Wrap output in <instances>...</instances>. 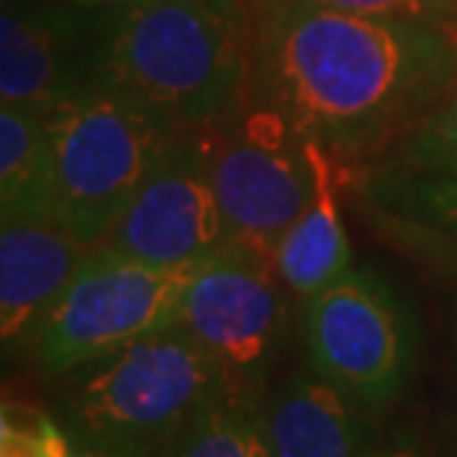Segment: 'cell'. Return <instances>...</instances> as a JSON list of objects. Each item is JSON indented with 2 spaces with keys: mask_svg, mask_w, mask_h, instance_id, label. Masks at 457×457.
<instances>
[{
  "mask_svg": "<svg viewBox=\"0 0 457 457\" xmlns=\"http://www.w3.org/2000/svg\"><path fill=\"white\" fill-rule=\"evenodd\" d=\"M457 84V27L262 0L250 102L336 154L404 134Z\"/></svg>",
  "mask_w": 457,
  "mask_h": 457,
  "instance_id": "obj_1",
  "label": "cell"
},
{
  "mask_svg": "<svg viewBox=\"0 0 457 457\" xmlns=\"http://www.w3.org/2000/svg\"><path fill=\"white\" fill-rule=\"evenodd\" d=\"M89 71L187 134L250 104L253 36L241 0H137L116 6Z\"/></svg>",
  "mask_w": 457,
  "mask_h": 457,
  "instance_id": "obj_2",
  "label": "cell"
},
{
  "mask_svg": "<svg viewBox=\"0 0 457 457\" xmlns=\"http://www.w3.org/2000/svg\"><path fill=\"white\" fill-rule=\"evenodd\" d=\"M66 378L57 416L71 443L122 457H161L199 413L244 389L179 324Z\"/></svg>",
  "mask_w": 457,
  "mask_h": 457,
  "instance_id": "obj_3",
  "label": "cell"
},
{
  "mask_svg": "<svg viewBox=\"0 0 457 457\" xmlns=\"http://www.w3.org/2000/svg\"><path fill=\"white\" fill-rule=\"evenodd\" d=\"M45 128L54 158V214L87 246L107 241L161 154L187 134L93 71L45 116Z\"/></svg>",
  "mask_w": 457,
  "mask_h": 457,
  "instance_id": "obj_4",
  "label": "cell"
},
{
  "mask_svg": "<svg viewBox=\"0 0 457 457\" xmlns=\"http://www.w3.org/2000/svg\"><path fill=\"white\" fill-rule=\"evenodd\" d=\"M194 268H161L107 244L89 246L30 353L48 374L66 378L143 336L176 327Z\"/></svg>",
  "mask_w": 457,
  "mask_h": 457,
  "instance_id": "obj_5",
  "label": "cell"
},
{
  "mask_svg": "<svg viewBox=\"0 0 457 457\" xmlns=\"http://www.w3.org/2000/svg\"><path fill=\"white\" fill-rule=\"evenodd\" d=\"M205 140L226 244L273 264L282 237L312 196L303 140L277 111L253 102L205 131Z\"/></svg>",
  "mask_w": 457,
  "mask_h": 457,
  "instance_id": "obj_6",
  "label": "cell"
},
{
  "mask_svg": "<svg viewBox=\"0 0 457 457\" xmlns=\"http://www.w3.org/2000/svg\"><path fill=\"white\" fill-rule=\"evenodd\" d=\"M303 342L312 371L362 407L398 398L416 365L410 309L365 268H351L306 300Z\"/></svg>",
  "mask_w": 457,
  "mask_h": 457,
  "instance_id": "obj_7",
  "label": "cell"
},
{
  "mask_svg": "<svg viewBox=\"0 0 457 457\" xmlns=\"http://www.w3.org/2000/svg\"><path fill=\"white\" fill-rule=\"evenodd\" d=\"M282 279L270 262L223 244L190 273L179 327L205 345L237 386L255 392L286 336Z\"/></svg>",
  "mask_w": 457,
  "mask_h": 457,
  "instance_id": "obj_8",
  "label": "cell"
},
{
  "mask_svg": "<svg viewBox=\"0 0 457 457\" xmlns=\"http://www.w3.org/2000/svg\"><path fill=\"white\" fill-rule=\"evenodd\" d=\"M104 244L161 268H194L220 250L226 228L205 134H179L170 143Z\"/></svg>",
  "mask_w": 457,
  "mask_h": 457,
  "instance_id": "obj_9",
  "label": "cell"
},
{
  "mask_svg": "<svg viewBox=\"0 0 457 457\" xmlns=\"http://www.w3.org/2000/svg\"><path fill=\"white\" fill-rule=\"evenodd\" d=\"M89 246L57 214L0 220V339L30 347Z\"/></svg>",
  "mask_w": 457,
  "mask_h": 457,
  "instance_id": "obj_10",
  "label": "cell"
},
{
  "mask_svg": "<svg viewBox=\"0 0 457 457\" xmlns=\"http://www.w3.org/2000/svg\"><path fill=\"white\" fill-rule=\"evenodd\" d=\"M75 18L48 6H4L0 107L45 119L89 78Z\"/></svg>",
  "mask_w": 457,
  "mask_h": 457,
  "instance_id": "obj_11",
  "label": "cell"
},
{
  "mask_svg": "<svg viewBox=\"0 0 457 457\" xmlns=\"http://www.w3.org/2000/svg\"><path fill=\"white\" fill-rule=\"evenodd\" d=\"M362 404L321 374H291L259 404L273 457H371Z\"/></svg>",
  "mask_w": 457,
  "mask_h": 457,
  "instance_id": "obj_12",
  "label": "cell"
},
{
  "mask_svg": "<svg viewBox=\"0 0 457 457\" xmlns=\"http://www.w3.org/2000/svg\"><path fill=\"white\" fill-rule=\"evenodd\" d=\"M303 145L312 167V196L282 237L273 268L282 286L309 300L353 268V250L339 212V172L333 152L315 140H303Z\"/></svg>",
  "mask_w": 457,
  "mask_h": 457,
  "instance_id": "obj_13",
  "label": "cell"
},
{
  "mask_svg": "<svg viewBox=\"0 0 457 457\" xmlns=\"http://www.w3.org/2000/svg\"><path fill=\"white\" fill-rule=\"evenodd\" d=\"M54 214V158L45 119L0 107V220Z\"/></svg>",
  "mask_w": 457,
  "mask_h": 457,
  "instance_id": "obj_14",
  "label": "cell"
},
{
  "mask_svg": "<svg viewBox=\"0 0 457 457\" xmlns=\"http://www.w3.org/2000/svg\"><path fill=\"white\" fill-rule=\"evenodd\" d=\"M362 190L389 217L457 237V170L380 167Z\"/></svg>",
  "mask_w": 457,
  "mask_h": 457,
  "instance_id": "obj_15",
  "label": "cell"
},
{
  "mask_svg": "<svg viewBox=\"0 0 457 457\" xmlns=\"http://www.w3.org/2000/svg\"><path fill=\"white\" fill-rule=\"evenodd\" d=\"M161 457H273L259 422V401L235 389L190 422Z\"/></svg>",
  "mask_w": 457,
  "mask_h": 457,
  "instance_id": "obj_16",
  "label": "cell"
},
{
  "mask_svg": "<svg viewBox=\"0 0 457 457\" xmlns=\"http://www.w3.org/2000/svg\"><path fill=\"white\" fill-rule=\"evenodd\" d=\"M386 167L457 170V84L401 134L398 154Z\"/></svg>",
  "mask_w": 457,
  "mask_h": 457,
  "instance_id": "obj_17",
  "label": "cell"
},
{
  "mask_svg": "<svg viewBox=\"0 0 457 457\" xmlns=\"http://www.w3.org/2000/svg\"><path fill=\"white\" fill-rule=\"evenodd\" d=\"M0 457H75V443L60 416L4 398L0 410Z\"/></svg>",
  "mask_w": 457,
  "mask_h": 457,
  "instance_id": "obj_18",
  "label": "cell"
},
{
  "mask_svg": "<svg viewBox=\"0 0 457 457\" xmlns=\"http://www.w3.org/2000/svg\"><path fill=\"white\" fill-rule=\"evenodd\" d=\"M309 4L342 9V12H353V15L386 18V21L457 27L454 0H309Z\"/></svg>",
  "mask_w": 457,
  "mask_h": 457,
  "instance_id": "obj_19",
  "label": "cell"
},
{
  "mask_svg": "<svg viewBox=\"0 0 457 457\" xmlns=\"http://www.w3.org/2000/svg\"><path fill=\"white\" fill-rule=\"evenodd\" d=\"M371 457H422L410 445H386V449H374Z\"/></svg>",
  "mask_w": 457,
  "mask_h": 457,
  "instance_id": "obj_20",
  "label": "cell"
},
{
  "mask_svg": "<svg viewBox=\"0 0 457 457\" xmlns=\"http://www.w3.org/2000/svg\"><path fill=\"white\" fill-rule=\"evenodd\" d=\"M75 457H122V454H111L102 449H84V445H75Z\"/></svg>",
  "mask_w": 457,
  "mask_h": 457,
  "instance_id": "obj_21",
  "label": "cell"
},
{
  "mask_svg": "<svg viewBox=\"0 0 457 457\" xmlns=\"http://www.w3.org/2000/svg\"><path fill=\"white\" fill-rule=\"evenodd\" d=\"M80 4H89V6H128V4H137V0H80Z\"/></svg>",
  "mask_w": 457,
  "mask_h": 457,
  "instance_id": "obj_22",
  "label": "cell"
},
{
  "mask_svg": "<svg viewBox=\"0 0 457 457\" xmlns=\"http://www.w3.org/2000/svg\"><path fill=\"white\" fill-rule=\"evenodd\" d=\"M454 4H457V0H454Z\"/></svg>",
  "mask_w": 457,
  "mask_h": 457,
  "instance_id": "obj_23",
  "label": "cell"
}]
</instances>
